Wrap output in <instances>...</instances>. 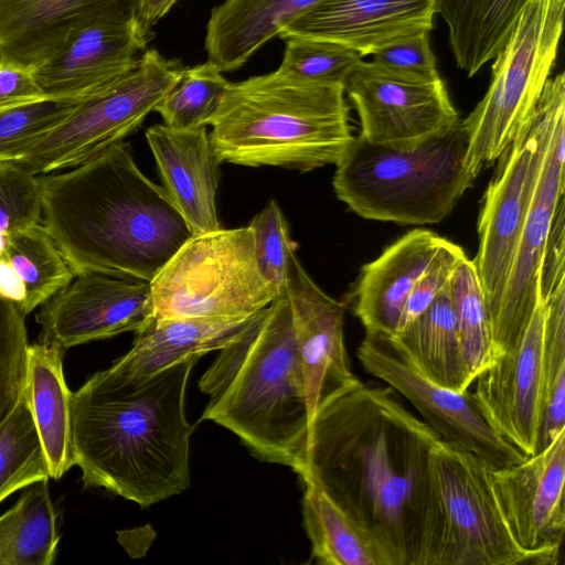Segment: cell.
<instances>
[{"label": "cell", "mask_w": 565, "mask_h": 565, "mask_svg": "<svg viewBox=\"0 0 565 565\" xmlns=\"http://www.w3.org/2000/svg\"><path fill=\"white\" fill-rule=\"evenodd\" d=\"M544 379V303L521 337L476 381L475 396L490 426L526 457L533 456L540 427Z\"/></svg>", "instance_id": "cell-17"}, {"label": "cell", "mask_w": 565, "mask_h": 565, "mask_svg": "<svg viewBox=\"0 0 565 565\" xmlns=\"http://www.w3.org/2000/svg\"><path fill=\"white\" fill-rule=\"evenodd\" d=\"M565 430V278L544 302V379L535 454Z\"/></svg>", "instance_id": "cell-33"}, {"label": "cell", "mask_w": 565, "mask_h": 565, "mask_svg": "<svg viewBox=\"0 0 565 565\" xmlns=\"http://www.w3.org/2000/svg\"><path fill=\"white\" fill-rule=\"evenodd\" d=\"M184 67L179 61L146 50L124 77L84 98L60 125L19 160L34 174L77 167L136 131L177 85Z\"/></svg>", "instance_id": "cell-11"}, {"label": "cell", "mask_w": 565, "mask_h": 565, "mask_svg": "<svg viewBox=\"0 0 565 565\" xmlns=\"http://www.w3.org/2000/svg\"><path fill=\"white\" fill-rule=\"evenodd\" d=\"M122 0H0V58L32 67L77 25Z\"/></svg>", "instance_id": "cell-25"}, {"label": "cell", "mask_w": 565, "mask_h": 565, "mask_svg": "<svg viewBox=\"0 0 565 565\" xmlns=\"http://www.w3.org/2000/svg\"><path fill=\"white\" fill-rule=\"evenodd\" d=\"M47 481L32 484L0 516V565H51L60 534Z\"/></svg>", "instance_id": "cell-28"}, {"label": "cell", "mask_w": 565, "mask_h": 565, "mask_svg": "<svg viewBox=\"0 0 565 565\" xmlns=\"http://www.w3.org/2000/svg\"><path fill=\"white\" fill-rule=\"evenodd\" d=\"M179 0H138L137 18L141 29L152 35L151 28L161 20Z\"/></svg>", "instance_id": "cell-47"}, {"label": "cell", "mask_w": 565, "mask_h": 565, "mask_svg": "<svg viewBox=\"0 0 565 565\" xmlns=\"http://www.w3.org/2000/svg\"><path fill=\"white\" fill-rule=\"evenodd\" d=\"M258 312L239 317L149 318L136 331L131 349L113 365L127 375L147 376L185 359L201 358L234 341Z\"/></svg>", "instance_id": "cell-23"}, {"label": "cell", "mask_w": 565, "mask_h": 565, "mask_svg": "<svg viewBox=\"0 0 565 565\" xmlns=\"http://www.w3.org/2000/svg\"><path fill=\"white\" fill-rule=\"evenodd\" d=\"M218 351L199 382L210 397L201 419L234 433L260 460L295 470L309 414L285 288Z\"/></svg>", "instance_id": "cell-4"}, {"label": "cell", "mask_w": 565, "mask_h": 565, "mask_svg": "<svg viewBox=\"0 0 565 565\" xmlns=\"http://www.w3.org/2000/svg\"><path fill=\"white\" fill-rule=\"evenodd\" d=\"M42 305L35 317L39 342L65 351L127 331H138L151 317L150 282L95 273L75 276Z\"/></svg>", "instance_id": "cell-16"}, {"label": "cell", "mask_w": 565, "mask_h": 565, "mask_svg": "<svg viewBox=\"0 0 565 565\" xmlns=\"http://www.w3.org/2000/svg\"><path fill=\"white\" fill-rule=\"evenodd\" d=\"M254 235L255 256L263 276L278 291L285 288L288 260L296 245L275 200H270L248 225Z\"/></svg>", "instance_id": "cell-39"}, {"label": "cell", "mask_w": 565, "mask_h": 565, "mask_svg": "<svg viewBox=\"0 0 565 565\" xmlns=\"http://www.w3.org/2000/svg\"><path fill=\"white\" fill-rule=\"evenodd\" d=\"M281 40L285 51L279 68L307 81L343 86L362 61L356 52L337 43L298 36Z\"/></svg>", "instance_id": "cell-36"}, {"label": "cell", "mask_w": 565, "mask_h": 565, "mask_svg": "<svg viewBox=\"0 0 565 565\" xmlns=\"http://www.w3.org/2000/svg\"><path fill=\"white\" fill-rule=\"evenodd\" d=\"M301 501L311 557L322 565H381L366 536L324 492L309 480H301Z\"/></svg>", "instance_id": "cell-29"}, {"label": "cell", "mask_w": 565, "mask_h": 565, "mask_svg": "<svg viewBox=\"0 0 565 565\" xmlns=\"http://www.w3.org/2000/svg\"><path fill=\"white\" fill-rule=\"evenodd\" d=\"M532 0H477L471 24V49L466 71L471 77L503 45L521 12Z\"/></svg>", "instance_id": "cell-38"}, {"label": "cell", "mask_w": 565, "mask_h": 565, "mask_svg": "<svg viewBox=\"0 0 565 565\" xmlns=\"http://www.w3.org/2000/svg\"><path fill=\"white\" fill-rule=\"evenodd\" d=\"M465 257L466 254L459 245L445 241L431 265L406 298L394 334L405 329L434 302L448 286L455 268Z\"/></svg>", "instance_id": "cell-42"}, {"label": "cell", "mask_w": 565, "mask_h": 565, "mask_svg": "<svg viewBox=\"0 0 565 565\" xmlns=\"http://www.w3.org/2000/svg\"><path fill=\"white\" fill-rule=\"evenodd\" d=\"M285 291L290 303L310 419L329 393L356 377L344 344L347 305L327 295L311 279L296 253L288 260Z\"/></svg>", "instance_id": "cell-19"}, {"label": "cell", "mask_w": 565, "mask_h": 565, "mask_svg": "<svg viewBox=\"0 0 565 565\" xmlns=\"http://www.w3.org/2000/svg\"><path fill=\"white\" fill-rule=\"evenodd\" d=\"M492 483L520 546L556 564L565 533V430L523 461L493 469Z\"/></svg>", "instance_id": "cell-18"}, {"label": "cell", "mask_w": 565, "mask_h": 565, "mask_svg": "<svg viewBox=\"0 0 565 565\" xmlns=\"http://www.w3.org/2000/svg\"><path fill=\"white\" fill-rule=\"evenodd\" d=\"M356 356L369 374L408 399L443 440L472 452L493 469L527 458L490 426L473 393L427 379L392 335L365 332Z\"/></svg>", "instance_id": "cell-12"}, {"label": "cell", "mask_w": 565, "mask_h": 565, "mask_svg": "<svg viewBox=\"0 0 565 565\" xmlns=\"http://www.w3.org/2000/svg\"><path fill=\"white\" fill-rule=\"evenodd\" d=\"M189 358L147 376L114 365L71 394V438L85 488L148 508L190 486L192 426L185 409Z\"/></svg>", "instance_id": "cell-2"}, {"label": "cell", "mask_w": 565, "mask_h": 565, "mask_svg": "<svg viewBox=\"0 0 565 565\" xmlns=\"http://www.w3.org/2000/svg\"><path fill=\"white\" fill-rule=\"evenodd\" d=\"M477 0H436L437 14L447 24L450 47L457 66L467 71L471 49V24Z\"/></svg>", "instance_id": "cell-43"}, {"label": "cell", "mask_w": 565, "mask_h": 565, "mask_svg": "<svg viewBox=\"0 0 565 565\" xmlns=\"http://www.w3.org/2000/svg\"><path fill=\"white\" fill-rule=\"evenodd\" d=\"M565 202L561 200L545 243L541 271L540 298L544 303L558 282L565 278Z\"/></svg>", "instance_id": "cell-44"}, {"label": "cell", "mask_w": 565, "mask_h": 565, "mask_svg": "<svg viewBox=\"0 0 565 565\" xmlns=\"http://www.w3.org/2000/svg\"><path fill=\"white\" fill-rule=\"evenodd\" d=\"M41 216L36 174L18 161L0 162V232L8 235L39 224Z\"/></svg>", "instance_id": "cell-40"}, {"label": "cell", "mask_w": 565, "mask_h": 565, "mask_svg": "<svg viewBox=\"0 0 565 565\" xmlns=\"http://www.w3.org/2000/svg\"><path fill=\"white\" fill-rule=\"evenodd\" d=\"M210 125L221 162L301 172L337 164L355 138L342 85L279 67L230 83Z\"/></svg>", "instance_id": "cell-5"}, {"label": "cell", "mask_w": 565, "mask_h": 565, "mask_svg": "<svg viewBox=\"0 0 565 565\" xmlns=\"http://www.w3.org/2000/svg\"><path fill=\"white\" fill-rule=\"evenodd\" d=\"M81 100L45 97L1 109L0 162L19 160L32 146L66 119Z\"/></svg>", "instance_id": "cell-35"}, {"label": "cell", "mask_w": 565, "mask_h": 565, "mask_svg": "<svg viewBox=\"0 0 565 565\" xmlns=\"http://www.w3.org/2000/svg\"><path fill=\"white\" fill-rule=\"evenodd\" d=\"M50 470L28 390L0 424V502L19 489L47 481Z\"/></svg>", "instance_id": "cell-32"}, {"label": "cell", "mask_w": 565, "mask_h": 565, "mask_svg": "<svg viewBox=\"0 0 565 565\" xmlns=\"http://www.w3.org/2000/svg\"><path fill=\"white\" fill-rule=\"evenodd\" d=\"M0 296L12 301L20 310L25 300L24 285L4 254L0 257Z\"/></svg>", "instance_id": "cell-46"}, {"label": "cell", "mask_w": 565, "mask_h": 565, "mask_svg": "<svg viewBox=\"0 0 565 565\" xmlns=\"http://www.w3.org/2000/svg\"><path fill=\"white\" fill-rule=\"evenodd\" d=\"M356 110L362 139L408 149L445 135L459 122L441 77L423 82L392 75L359 62L343 83Z\"/></svg>", "instance_id": "cell-14"}, {"label": "cell", "mask_w": 565, "mask_h": 565, "mask_svg": "<svg viewBox=\"0 0 565 565\" xmlns=\"http://www.w3.org/2000/svg\"><path fill=\"white\" fill-rule=\"evenodd\" d=\"M459 122L417 147L395 149L355 137L335 164L332 185L359 216L399 225L443 221L476 179L466 166Z\"/></svg>", "instance_id": "cell-6"}, {"label": "cell", "mask_w": 565, "mask_h": 565, "mask_svg": "<svg viewBox=\"0 0 565 565\" xmlns=\"http://www.w3.org/2000/svg\"><path fill=\"white\" fill-rule=\"evenodd\" d=\"M436 0H324L278 34L328 41L361 57L401 39L430 32Z\"/></svg>", "instance_id": "cell-20"}, {"label": "cell", "mask_w": 565, "mask_h": 565, "mask_svg": "<svg viewBox=\"0 0 565 565\" xmlns=\"http://www.w3.org/2000/svg\"><path fill=\"white\" fill-rule=\"evenodd\" d=\"M439 439L392 387L355 377L317 406L294 471L352 520L381 565H433L438 512L430 456Z\"/></svg>", "instance_id": "cell-1"}, {"label": "cell", "mask_w": 565, "mask_h": 565, "mask_svg": "<svg viewBox=\"0 0 565 565\" xmlns=\"http://www.w3.org/2000/svg\"><path fill=\"white\" fill-rule=\"evenodd\" d=\"M230 82L207 62L183 70L177 85L156 106L163 125L186 130L210 125Z\"/></svg>", "instance_id": "cell-34"}, {"label": "cell", "mask_w": 565, "mask_h": 565, "mask_svg": "<svg viewBox=\"0 0 565 565\" xmlns=\"http://www.w3.org/2000/svg\"><path fill=\"white\" fill-rule=\"evenodd\" d=\"M564 160L565 115H561L553 126L512 267L491 318L495 359L514 345L542 302L541 264L553 217L564 199Z\"/></svg>", "instance_id": "cell-15"}, {"label": "cell", "mask_w": 565, "mask_h": 565, "mask_svg": "<svg viewBox=\"0 0 565 565\" xmlns=\"http://www.w3.org/2000/svg\"><path fill=\"white\" fill-rule=\"evenodd\" d=\"M324 0H223L206 24L209 61L222 72L243 66L264 44Z\"/></svg>", "instance_id": "cell-24"}, {"label": "cell", "mask_w": 565, "mask_h": 565, "mask_svg": "<svg viewBox=\"0 0 565 565\" xmlns=\"http://www.w3.org/2000/svg\"><path fill=\"white\" fill-rule=\"evenodd\" d=\"M445 241L429 230L415 228L361 268L351 303L365 332L395 333L406 298Z\"/></svg>", "instance_id": "cell-22"}, {"label": "cell", "mask_w": 565, "mask_h": 565, "mask_svg": "<svg viewBox=\"0 0 565 565\" xmlns=\"http://www.w3.org/2000/svg\"><path fill=\"white\" fill-rule=\"evenodd\" d=\"M7 235L0 232V257L4 254Z\"/></svg>", "instance_id": "cell-48"}, {"label": "cell", "mask_w": 565, "mask_h": 565, "mask_svg": "<svg viewBox=\"0 0 565 565\" xmlns=\"http://www.w3.org/2000/svg\"><path fill=\"white\" fill-rule=\"evenodd\" d=\"M25 316L0 296V424L23 395L28 380Z\"/></svg>", "instance_id": "cell-37"}, {"label": "cell", "mask_w": 565, "mask_h": 565, "mask_svg": "<svg viewBox=\"0 0 565 565\" xmlns=\"http://www.w3.org/2000/svg\"><path fill=\"white\" fill-rule=\"evenodd\" d=\"M564 13L565 0H532L493 57L484 96L460 120L475 178L503 156L534 111L556 63Z\"/></svg>", "instance_id": "cell-7"}, {"label": "cell", "mask_w": 565, "mask_h": 565, "mask_svg": "<svg viewBox=\"0 0 565 565\" xmlns=\"http://www.w3.org/2000/svg\"><path fill=\"white\" fill-rule=\"evenodd\" d=\"M470 385L495 360L489 307L472 259L457 265L448 284Z\"/></svg>", "instance_id": "cell-31"}, {"label": "cell", "mask_w": 565, "mask_h": 565, "mask_svg": "<svg viewBox=\"0 0 565 565\" xmlns=\"http://www.w3.org/2000/svg\"><path fill=\"white\" fill-rule=\"evenodd\" d=\"M565 114V74L550 78L483 195L478 220L479 247L472 259L490 316L501 300L516 253L548 139Z\"/></svg>", "instance_id": "cell-10"}, {"label": "cell", "mask_w": 565, "mask_h": 565, "mask_svg": "<svg viewBox=\"0 0 565 565\" xmlns=\"http://www.w3.org/2000/svg\"><path fill=\"white\" fill-rule=\"evenodd\" d=\"M45 97L31 67L0 58V110Z\"/></svg>", "instance_id": "cell-45"}, {"label": "cell", "mask_w": 565, "mask_h": 565, "mask_svg": "<svg viewBox=\"0 0 565 565\" xmlns=\"http://www.w3.org/2000/svg\"><path fill=\"white\" fill-rule=\"evenodd\" d=\"M4 256L25 289L21 312L26 316L65 288L75 277L43 226H32L7 235Z\"/></svg>", "instance_id": "cell-30"}, {"label": "cell", "mask_w": 565, "mask_h": 565, "mask_svg": "<svg viewBox=\"0 0 565 565\" xmlns=\"http://www.w3.org/2000/svg\"><path fill=\"white\" fill-rule=\"evenodd\" d=\"M371 55L370 63L388 74L423 82L440 78L428 32L392 42Z\"/></svg>", "instance_id": "cell-41"}, {"label": "cell", "mask_w": 565, "mask_h": 565, "mask_svg": "<svg viewBox=\"0 0 565 565\" xmlns=\"http://www.w3.org/2000/svg\"><path fill=\"white\" fill-rule=\"evenodd\" d=\"M146 139L191 236L221 228L215 202L221 161L206 127L180 130L159 124L148 128Z\"/></svg>", "instance_id": "cell-21"}, {"label": "cell", "mask_w": 565, "mask_h": 565, "mask_svg": "<svg viewBox=\"0 0 565 565\" xmlns=\"http://www.w3.org/2000/svg\"><path fill=\"white\" fill-rule=\"evenodd\" d=\"M38 180L43 226L75 276L150 282L191 237L164 188L140 171L124 141Z\"/></svg>", "instance_id": "cell-3"}, {"label": "cell", "mask_w": 565, "mask_h": 565, "mask_svg": "<svg viewBox=\"0 0 565 565\" xmlns=\"http://www.w3.org/2000/svg\"><path fill=\"white\" fill-rule=\"evenodd\" d=\"M65 350L33 343L28 349L26 390L34 423L46 456L50 478L61 479L75 466L68 390L63 372Z\"/></svg>", "instance_id": "cell-26"}, {"label": "cell", "mask_w": 565, "mask_h": 565, "mask_svg": "<svg viewBox=\"0 0 565 565\" xmlns=\"http://www.w3.org/2000/svg\"><path fill=\"white\" fill-rule=\"evenodd\" d=\"M137 11L138 0H122L73 29L31 67L44 94L87 98L134 70L151 38L141 29Z\"/></svg>", "instance_id": "cell-13"}, {"label": "cell", "mask_w": 565, "mask_h": 565, "mask_svg": "<svg viewBox=\"0 0 565 565\" xmlns=\"http://www.w3.org/2000/svg\"><path fill=\"white\" fill-rule=\"evenodd\" d=\"M150 318L252 316L277 297L249 226L191 236L150 281Z\"/></svg>", "instance_id": "cell-8"}, {"label": "cell", "mask_w": 565, "mask_h": 565, "mask_svg": "<svg viewBox=\"0 0 565 565\" xmlns=\"http://www.w3.org/2000/svg\"><path fill=\"white\" fill-rule=\"evenodd\" d=\"M430 461L438 512L433 565H548L514 539L493 489L492 467L443 439Z\"/></svg>", "instance_id": "cell-9"}, {"label": "cell", "mask_w": 565, "mask_h": 565, "mask_svg": "<svg viewBox=\"0 0 565 565\" xmlns=\"http://www.w3.org/2000/svg\"><path fill=\"white\" fill-rule=\"evenodd\" d=\"M392 337L434 383L457 392L470 387L448 286L419 317Z\"/></svg>", "instance_id": "cell-27"}]
</instances>
